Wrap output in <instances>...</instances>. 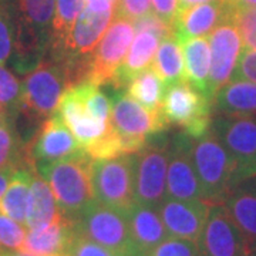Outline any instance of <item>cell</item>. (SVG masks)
<instances>
[{
	"label": "cell",
	"mask_w": 256,
	"mask_h": 256,
	"mask_svg": "<svg viewBox=\"0 0 256 256\" xmlns=\"http://www.w3.org/2000/svg\"><path fill=\"white\" fill-rule=\"evenodd\" d=\"M90 164L92 158L82 150L56 162L33 165L37 174L50 185L60 212L72 222L94 201Z\"/></svg>",
	"instance_id": "1"
},
{
	"label": "cell",
	"mask_w": 256,
	"mask_h": 256,
	"mask_svg": "<svg viewBox=\"0 0 256 256\" xmlns=\"http://www.w3.org/2000/svg\"><path fill=\"white\" fill-rule=\"evenodd\" d=\"M56 0H16L18 52L12 68L28 74L48 53L53 38Z\"/></svg>",
	"instance_id": "2"
},
{
	"label": "cell",
	"mask_w": 256,
	"mask_h": 256,
	"mask_svg": "<svg viewBox=\"0 0 256 256\" xmlns=\"http://www.w3.org/2000/svg\"><path fill=\"white\" fill-rule=\"evenodd\" d=\"M70 87H73V80L68 64L60 57L47 54L22 82L20 112L33 120L48 118Z\"/></svg>",
	"instance_id": "3"
},
{
	"label": "cell",
	"mask_w": 256,
	"mask_h": 256,
	"mask_svg": "<svg viewBox=\"0 0 256 256\" xmlns=\"http://www.w3.org/2000/svg\"><path fill=\"white\" fill-rule=\"evenodd\" d=\"M191 156L201 184L204 200L222 202L239 184L238 166L212 131L192 138Z\"/></svg>",
	"instance_id": "4"
},
{
	"label": "cell",
	"mask_w": 256,
	"mask_h": 256,
	"mask_svg": "<svg viewBox=\"0 0 256 256\" xmlns=\"http://www.w3.org/2000/svg\"><path fill=\"white\" fill-rule=\"evenodd\" d=\"M137 154L92 160L90 180L94 200L120 212H127L134 204Z\"/></svg>",
	"instance_id": "5"
},
{
	"label": "cell",
	"mask_w": 256,
	"mask_h": 256,
	"mask_svg": "<svg viewBox=\"0 0 256 256\" xmlns=\"http://www.w3.org/2000/svg\"><path fill=\"white\" fill-rule=\"evenodd\" d=\"M73 225L77 234L107 248L116 256H137L124 212L94 200L73 220Z\"/></svg>",
	"instance_id": "6"
},
{
	"label": "cell",
	"mask_w": 256,
	"mask_h": 256,
	"mask_svg": "<svg viewBox=\"0 0 256 256\" xmlns=\"http://www.w3.org/2000/svg\"><path fill=\"white\" fill-rule=\"evenodd\" d=\"M161 112L170 126L180 127L191 138H200L210 131L214 108L212 100L182 80L165 88Z\"/></svg>",
	"instance_id": "7"
},
{
	"label": "cell",
	"mask_w": 256,
	"mask_h": 256,
	"mask_svg": "<svg viewBox=\"0 0 256 256\" xmlns=\"http://www.w3.org/2000/svg\"><path fill=\"white\" fill-rule=\"evenodd\" d=\"M168 140L165 132L152 136L148 138L144 148L137 152L136 204L158 210L166 198Z\"/></svg>",
	"instance_id": "8"
},
{
	"label": "cell",
	"mask_w": 256,
	"mask_h": 256,
	"mask_svg": "<svg viewBox=\"0 0 256 256\" xmlns=\"http://www.w3.org/2000/svg\"><path fill=\"white\" fill-rule=\"evenodd\" d=\"M210 130L236 162L239 182L256 176V114H215Z\"/></svg>",
	"instance_id": "9"
},
{
	"label": "cell",
	"mask_w": 256,
	"mask_h": 256,
	"mask_svg": "<svg viewBox=\"0 0 256 256\" xmlns=\"http://www.w3.org/2000/svg\"><path fill=\"white\" fill-rule=\"evenodd\" d=\"M110 122L138 151L144 148L148 138L165 132L170 127L161 110L148 111L122 92H117L111 98Z\"/></svg>",
	"instance_id": "10"
},
{
	"label": "cell",
	"mask_w": 256,
	"mask_h": 256,
	"mask_svg": "<svg viewBox=\"0 0 256 256\" xmlns=\"http://www.w3.org/2000/svg\"><path fill=\"white\" fill-rule=\"evenodd\" d=\"M134 36L136 28L131 20L124 18H114L92 52L86 82L98 87L108 86L116 70L124 62Z\"/></svg>",
	"instance_id": "11"
},
{
	"label": "cell",
	"mask_w": 256,
	"mask_h": 256,
	"mask_svg": "<svg viewBox=\"0 0 256 256\" xmlns=\"http://www.w3.org/2000/svg\"><path fill=\"white\" fill-rule=\"evenodd\" d=\"M196 246L201 256H252V250L222 202H215Z\"/></svg>",
	"instance_id": "12"
},
{
	"label": "cell",
	"mask_w": 256,
	"mask_h": 256,
	"mask_svg": "<svg viewBox=\"0 0 256 256\" xmlns=\"http://www.w3.org/2000/svg\"><path fill=\"white\" fill-rule=\"evenodd\" d=\"M192 138L180 131L168 140L166 198L204 200L191 156Z\"/></svg>",
	"instance_id": "13"
},
{
	"label": "cell",
	"mask_w": 256,
	"mask_h": 256,
	"mask_svg": "<svg viewBox=\"0 0 256 256\" xmlns=\"http://www.w3.org/2000/svg\"><path fill=\"white\" fill-rule=\"evenodd\" d=\"M208 40L210 48V94L214 101L215 94L232 80L242 53V40L232 16L214 28Z\"/></svg>",
	"instance_id": "14"
},
{
	"label": "cell",
	"mask_w": 256,
	"mask_h": 256,
	"mask_svg": "<svg viewBox=\"0 0 256 256\" xmlns=\"http://www.w3.org/2000/svg\"><path fill=\"white\" fill-rule=\"evenodd\" d=\"M73 132L56 112L43 121L36 136L28 146V161L32 165L50 164L72 156L82 151Z\"/></svg>",
	"instance_id": "15"
},
{
	"label": "cell",
	"mask_w": 256,
	"mask_h": 256,
	"mask_svg": "<svg viewBox=\"0 0 256 256\" xmlns=\"http://www.w3.org/2000/svg\"><path fill=\"white\" fill-rule=\"evenodd\" d=\"M212 202L205 200L165 198L158 214L170 238L198 242L210 214Z\"/></svg>",
	"instance_id": "16"
},
{
	"label": "cell",
	"mask_w": 256,
	"mask_h": 256,
	"mask_svg": "<svg viewBox=\"0 0 256 256\" xmlns=\"http://www.w3.org/2000/svg\"><path fill=\"white\" fill-rule=\"evenodd\" d=\"M54 112L73 132L84 151L98 142L112 130L110 121L104 122L92 117L74 86L63 92Z\"/></svg>",
	"instance_id": "17"
},
{
	"label": "cell",
	"mask_w": 256,
	"mask_h": 256,
	"mask_svg": "<svg viewBox=\"0 0 256 256\" xmlns=\"http://www.w3.org/2000/svg\"><path fill=\"white\" fill-rule=\"evenodd\" d=\"M234 0H210L181 10L175 18L172 30L180 40L210 34L232 13Z\"/></svg>",
	"instance_id": "18"
},
{
	"label": "cell",
	"mask_w": 256,
	"mask_h": 256,
	"mask_svg": "<svg viewBox=\"0 0 256 256\" xmlns=\"http://www.w3.org/2000/svg\"><path fill=\"white\" fill-rule=\"evenodd\" d=\"M126 218L137 256H148L161 242L170 238L156 208L134 204L126 212Z\"/></svg>",
	"instance_id": "19"
},
{
	"label": "cell",
	"mask_w": 256,
	"mask_h": 256,
	"mask_svg": "<svg viewBox=\"0 0 256 256\" xmlns=\"http://www.w3.org/2000/svg\"><path fill=\"white\" fill-rule=\"evenodd\" d=\"M222 204L254 254L256 250V176L240 181Z\"/></svg>",
	"instance_id": "20"
},
{
	"label": "cell",
	"mask_w": 256,
	"mask_h": 256,
	"mask_svg": "<svg viewBox=\"0 0 256 256\" xmlns=\"http://www.w3.org/2000/svg\"><path fill=\"white\" fill-rule=\"evenodd\" d=\"M74 234L73 222L62 215L47 225L28 229L20 250L37 256H66Z\"/></svg>",
	"instance_id": "21"
},
{
	"label": "cell",
	"mask_w": 256,
	"mask_h": 256,
	"mask_svg": "<svg viewBox=\"0 0 256 256\" xmlns=\"http://www.w3.org/2000/svg\"><path fill=\"white\" fill-rule=\"evenodd\" d=\"M160 44V38L148 32H140L134 37L131 48L126 56L124 62L120 64L110 82V87L116 92H122L132 78L138 74L150 68L156 57V48Z\"/></svg>",
	"instance_id": "22"
},
{
	"label": "cell",
	"mask_w": 256,
	"mask_h": 256,
	"mask_svg": "<svg viewBox=\"0 0 256 256\" xmlns=\"http://www.w3.org/2000/svg\"><path fill=\"white\" fill-rule=\"evenodd\" d=\"M184 56V80L204 92L210 100V48L206 36L180 40Z\"/></svg>",
	"instance_id": "23"
},
{
	"label": "cell",
	"mask_w": 256,
	"mask_h": 256,
	"mask_svg": "<svg viewBox=\"0 0 256 256\" xmlns=\"http://www.w3.org/2000/svg\"><path fill=\"white\" fill-rule=\"evenodd\" d=\"M212 108L215 114H256V82L232 78L215 94Z\"/></svg>",
	"instance_id": "24"
},
{
	"label": "cell",
	"mask_w": 256,
	"mask_h": 256,
	"mask_svg": "<svg viewBox=\"0 0 256 256\" xmlns=\"http://www.w3.org/2000/svg\"><path fill=\"white\" fill-rule=\"evenodd\" d=\"M63 214L58 210L54 194L50 185L37 174L36 171L32 176L30 185V198H28V210L26 215V228L33 229L47 225Z\"/></svg>",
	"instance_id": "25"
},
{
	"label": "cell",
	"mask_w": 256,
	"mask_h": 256,
	"mask_svg": "<svg viewBox=\"0 0 256 256\" xmlns=\"http://www.w3.org/2000/svg\"><path fill=\"white\" fill-rule=\"evenodd\" d=\"M33 172V165L18 168L10 180L8 190L0 200V214L9 216L10 220H16L22 225H26Z\"/></svg>",
	"instance_id": "26"
},
{
	"label": "cell",
	"mask_w": 256,
	"mask_h": 256,
	"mask_svg": "<svg viewBox=\"0 0 256 256\" xmlns=\"http://www.w3.org/2000/svg\"><path fill=\"white\" fill-rule=\"evenodd\" d=\"M151 68L161 78L165 87L184 80V56L180 38L171 34L161 40Z\"/></svg>",
	"instance_id": "27"
},
{
	"label": "cell",
	"mask_w": 256,
	"mask_h": 256,
	"mask_svg": "<svg viewBox=\"0 0 256 256\" xmlns=\"http://www.w3.org/2000/svg\"><path fill=\"white\" fill-rule=\"evenodd\" d=\"M165 88V84L154 73V70L146 68L130 82L126 94L148 111H160L164 100Z\"/></svg>",
	"instance_id": "28"
},
{
	"label": "cell",
	"mask_w": 256,
	"mask_h": 256,
	"mask_svg": "<svg viewBox=\"0 0 256 256\" xmlns=\"http://www.w3.org/2000/svg\"><path fill=\"white\" fill-rule=\"evenodd\" d=\"M28 146L20 140L14 121L8 120L0 126V170L4 168H22L28 166Z\"/></svg>",
	"instance_id": "29"
},
{
	"label": "cell",
	"mask_w": 256,
	"mask_h": 256,
	"mask_svg": "<svg viewBox=\"0 0 256 256\" xmlns=\"http://www.w3.org/2000/svg\"><path fill=\"white\" fill-rule=\"evenodd\" d=\"M18 52L16 0H0V64L14 63Z\"/></svg>",
	"instance_id": "30"
},
{
	"label": "cell",
	"mask_w": 256,
	"mask_h": 256,
	"mask_svg": "<svg viewBox=\"0 0 256 256\" xmlns=\"http://www.w3.org/2000/svg\"><path fill=\"white\" fill-rule=\"evenodd\" d=\"M86 0H56L53 38L48 52H58L66 44L76 20L84 9Z\"/></svg>",
	"instance_id": "31"
},
{
	"label": "cell",
	"mask_w": 256,
	"mask_h": 256,
	"mask_svg": "<svg viewBox=\"0 0 256 256\" xmlns=\"http://www.w3.org/2000/svg\"><path fill=\"white\" fill-rule=\"evenodd\" d=\"M232 20L236 24L244 50H256V6L234 0Z\"/></svg>",
	"instance_id": "32"
},
{
	"label": "cell",
	"mask_w": 256,
	"mask_h": 256,
	"mask_svg": "<svg viewBox=\"0 0 256 256\" xmlns=\"http://www.w3.org/2000/svg\"><path fill=\"white\" fill-rule=\"evenodd\" d=\"M0 104L9 120L16 121L22 111V82L3 64H0Z\"/></svg>",
	"instance_id": "33"
},
{
	"label": "cell",
	"mask_w": 256,
	"mask_h": 256,
	"mask_svg": "<svg viewBox=\"0 0 256 256\" xmlns=\"http://www.w3.org/2000/svg\"><path fill=\"white\" fill-rule=\"evenodd\" d=\"M26 238V229L22 224L0 214V248L20 250Z\"/></svg>",
	"instance_id": "34"
},
{
	"label": "cell",
	"mask_w": 256,
	"mask_h": 256,
	"mask_svg": "<svg viewBox=\"0 0 256 256\" xmlns=\"http://www.w3.org/2000/svg\"><path fill=\"white\" fill-rule=\"evenodd\" d=\"M148 256H201L195 242L178 238H166Z\"/></svg>",
	"instance_id": "35"
},
{
	"label": "cell",
	"mask_w": 256,
	"mask_h": 256,
	"mask_svg": "<svg viewBox=\"0 0 256 256\" xmlns=\"http://www.w3.org/2000/svg\"><path fill=\"white\" fill-rule=\"evenodd\" d=\"M134 28H136V33H140V32H148L151 34H154L160 38V42L165 38V37L171 36L174 34V30H172V26L170 23H166L165 20L156 16V13H148L142 18L134 20Z\"/></svg>",
	"instance_id": "36"
},
{
	"label": "cell",
	"mask_w": 256,
	"mask_h": 256,
	"mask_svg": "<svg viewBox=\"0 0 256 256\" xmlns=\"http://www.w3.org/2000/svg\"><path fill=\"white\" fill-rule=\"evenodd\" d=\"M66 256H116L107 248L101 246L80 234H74V238L68 246Z\"/></svg>",
	"instance_id": "37"
},
{
	"label": "cell",
	"mask_w": 256,
	"mask_h": 256,
	"mask_svg": "<svg viewBox=\"0 0 256 256\" xmlns=\"http://www.w3.org/2000/svg\"><path fill=\"white\" fill-rule=\"evenodd\" d=\"M151 13V0H117L114 16L128 20L137 18Z\"/></svg>",
	"instance_id": "38"
},
{
	"label": "cell",
	"mask_w": 256,
	"mask_h": 256,
	"mask_svg": "<svg viewBox=\"0 0 256 256\" xmlns=\"http://www.w3.org/2000/svg\"><path fill=\"white\" fill-rule=\"evenodd\" d=\"M232 78L256 82V50H242Z\"/></svg>",
	"instance_id": "39"
},
{
	"label": "cell",
	"mask_w": 256,
	"mask_h": 256,
	"mask_svg": "<svg viewBox=\"0 0 256 256\" xmlns=\"http://www.w3.org/2000/svg\"><path fill=\"white\" fill-rule=\"evenodd\" d=\"M151 2H152L154 13L156 16H160L162 20L172 26L175 18H176V14L180 12L178 0H151Z\"/></svg>",
	"instance_id": "40"
},
{
	"label": "cell",
	"mask_w": 256,
	"mask_h": 256,
	"mask_svg": "<svg viewBox=\"0 0 256 256\" xmlns=\"http://www.w3.org/2000/svg\"><path fill=\"white\" fill-rule=\"evenodd\" d=\"M88 9L94 12H108V10L116 9L117 0H86Z\"/></svg>",
	"instance_id": "41"
},
{
	"label": "cell",
	"mask_w": 256,
	"mask_h": 256,
	"mask_svg": "<svg viewBox=\"0 0 256 256\" xmlns=\"http://www.w3.org/2000/svg\"><path fill=\"white\" fill-rule=\"evenodd\" d=\"M14 168H4V170H0V200L3 196V194L6 192L8 186H9L10 180L14 174Z\"/></svg>",
	"instance_id": "42"
},
{
	"label": "cell",
	"mask_w": 256,
	"mask_h": 256,
	"mask_svg": "<svg viewBox=\"0 0 256 256\" xmlns=\"http://www.w3.org/2000/svg\"><path fill=\"white\" fill-rule=\"evenodd\" d=\"M206 2H210V0H178V3H180V12L188 9V8H192V6H196V4H201V3H206Z\"/></svg>",
	"instance_id": "43"
},
{
	"label": "cell",
	"mask_w": 256,
	"mask_h": 256,
	"mask_svg": "<svg viewBox=\"0 0 256 256\" xmlns=\"http://www.w3.org/2000/svg\"><path fill=\"white\" fill-rule=\"evenodd\" d=\"M0 256H37V255L28 254V252H24V250H12V249L0 248Z\"/></svg>",
	"instance_id": "44"
},
{
	"label": "cell",
	"mask_w": 256,
	"mask_h": 256,
	"mask_svg": "<svg viewBox=\"0 0 256 256\" xmlns=\"http://www.w3.org/2000/svg\"><path fill=\"white\" fill-rule=\"evenodd\" d=\"M8 120H9V116H8L6 110L3 108V106L0 104V126H2V124H4Z\"/></svg>",
	"instance_id": "45"
},
{
	"label": "cell",
	"mask_w": 256,
	"mask_h": 256,
	"mask_svg": "<svg viewBox=\"0 0 256 256\" xmlns=\"http://www.w3.org/2000/svg\"><path fill=\"white\" fill-rule=\"evenodd\" d=\"M244 4H248V6H256V0H238Z\"/></svg>",
	"instance_id": "46"
},
{
	"label": "cell",
	"mask_w": 256,
	"mask_h": 256,
	"mask_svg": "<svg viewBox=\"0 0 256 256\" xmlns=\"http://www.w3.org/2000/svg\"><path fill=\"white\" fill-rule=\"evenodd\" d=\"M252 256H256V250H255V252H254V254H252Z\"/></svg>",
	"instance_id": "47"
}]
</instances>
